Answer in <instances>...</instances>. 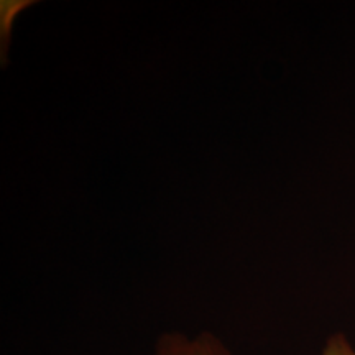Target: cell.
Returning a JSON list of instances; mask_svg holds the SVG:
<instances>
[{"label":"cell","mask_w":355,"mask_h":355,"mask_svg":"<svg viewBox=\"0 0 355 355\" xmlns=\"http://www.w3.org/2000/svg\"><path fill=\"white\" fill-rule=\"evenodd\" d=\"M153 355H232V352L219 337L204 331L198 336L165 332L158 337Z\"/></svg>","instance_id":"1"},{"label":"cell","mask_w":355,"mask_h":355,"mask_svg":"<svg viewBox=\"0 0 355 355\" xmlns=\"http://www.w3.org/2000/svg\"><path fill=\"white\" fill-rule=\"evenodd\" d=\"M32 6V2H24V0H3L0 3V60L2 66L8 61V48H10L12 25L21 10Z\"/></svg>","instance_id":"2"},{"label":"cell","mask_w":355,"mask_h":355,"mask_svg":"<svg viewBox=\"0 0 355 355\" xmlns=\"http://www.w3.org/2000/svg\"><path fill=\"white\" fill-rule=\"evenodd\" d=\"M319 355H355V347L344 334H332Z\"/></svg>","instance_id":"3"}]
</instances>
